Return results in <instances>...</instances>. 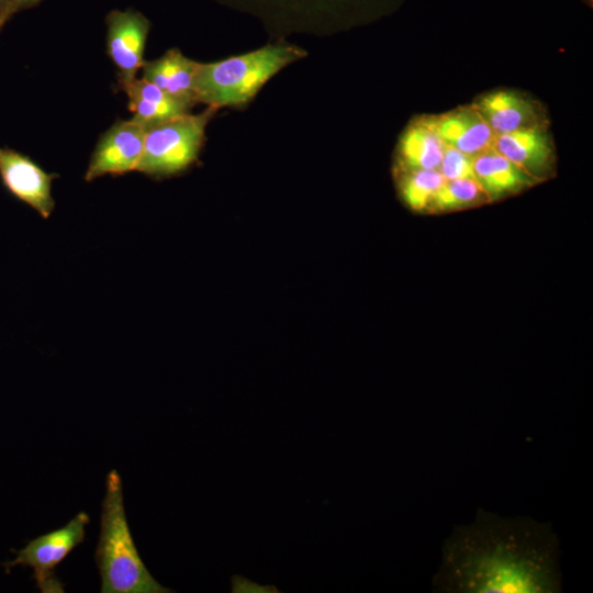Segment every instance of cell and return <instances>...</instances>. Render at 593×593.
<instances>
[{"instance_id":"5b68a950","label":"cell","mask_w":593,"mask_h":593,"mask_svg":"<svg viewBox=\"0 0 593 593\" xmlns=\"http://www.w3.org/2000/svg\"><path fill=\"white\" fill-rule=\"evenodd\" d=\"M279 30L325 31L342 23L353 0H221Z\"/></svg>"},{"instance_id":"5bb4252c","label":"cell","mask_w":593,"mask_h":593,"mask_svg":"<svg viewBox=\"0 0 593 593\" xmlns=\"http://www.w3.org/2000/svg\"><path fill=\"white\" fill-rule=\"evenodd\" d=\"M198 61L171 48L157 59L145 61L142 78L155 85L169 96L195 104L194 81Z\"/></svg>"},{"instance_id":"2e32d148","label":"cell","mask_w":593,"mask_h":593,"mask_svg":"<svg viewBox=\"0 0 593 593\" xmlns=\"http://www.w3.org/2000/svg\"><path fill=\"white\" fill-rule=\"evenodd\" d=\"M446 144L428 120L410 125L398 146L401 170H438Z\"/></svg>"},{"instance_id":"7c38bea8","label":"cell","mask_w":593,"mask_h":593,"mask_svg":"<svg viewBox=\"0 0 593 593\" xmlns=\"http://www.w3.org/2000/svg\"><path fill=\"white\" fill-rule=\"evenodd\" d=\"M428 122L447 146L468 156L474 157L493 145L495 134L473 105L428 119Z\"/></svg>"},{"instance_id":"9c48e42d","label":"cell","mask_w":593,"mask_h":593,"mask_svg":"<svg viewBox=\"0 0 593 593\" xmlns=\"http://www.w3.org/2000/svg\"><path fill=\"white\" fill-rule=\"evenodd\" d=\"M0 178L4 188L18 200L48 219L55 202L52 183L56 175L45 171L29 156L0 146Z\"/></svg>"},{"instance_id":"8992f818","label":"cell","mask_w":593,"mask_h":593,"mask_svg":"<svg viewBox=\"0 0 593 593\" xmlns=\"http://www.w3.org/2000/svg\"><path fill=\"white\" fill-rule=\"evenodd\" d=\"M89 515L79 512L65 526L30 540L16 551L15 559L4 563L7 572L15 566L34 570V578L43 593L64 592V584L55 577V568L85 540Z\"/></svg>"},{"instance_id":"30bf717a","label":"cell","mask_w":593,"mask_h":593,"mask_svg":"<svg viewBox=\"0 0 593 593\" xmlns=\"http://www.w3.org/2000/svg\"><path fill=\"white\" fill-rule=\"evenodd\" d=\"M492 148L536 180L553 165V146L545 125L495 135Z\"/></svg>"},{"instance_id":"277c9868","label":"cell","mask_w":593,"mask_h":593,"mask_svg":"<svg viewBox=\"0 0 593 593\" xmlns=\"http://www.w3.org/2000/svg\"><path fill=\"white\" fill-rule=\"evenodd\" d=\"M216 111L208 107L201 113H187L147 128L136 171L159 179L188 169L199 157L205 128Z\"/></svg>"},{"instance_id":"3957f363","label":"cell","mask_w":593,"mask_h":593,"mask_svg":"<svg viewBox=\"0 0 593 593\" xmlns=\"http://www.w3.org/2000/svg\"><path fill=\"white\" fill-rule=\"evenodd\" d=\"M305 55L296 45L277 42L219 61L199 63L194 81L197 103L215 110L243 107L275 75Z\"/></svg>"},{"instance_id":"6da1fadb","label":"cell","mask_w":593,"mask_h":593,"mask_svg":"<svg viewBox=\"0 0 593 593\" xmlns=\"http://www.w3.org/2000/svg\"><path fill=\"white\" fill-rule=\"evenodd\" d=\"M438 593H560L559 540L551 524L479 508L441 547Z\"/></svg>"},{"instance_id":"8fae6325","label":"cell","mask_w":593,"mask_h":593,"mask_svg":"<svg viewBox=\"0 0 593 593\" xmlns=\"http://www.w3.org/2000/svg\"><path fill=\"white\" fill-rule=\"evenodd\" d=\"M473 107L495 135L545 125L536 103L519 92L492 91L482 96Z\"/></svg>"},{"instance_id":"44dd1931","label":"cell","mask_w":593,"mask_h":593,"mask_svg":"<svg viewBox=\"0 0 593 593\" xmlns=\"http://www.w3.org/2000/svg\"><path fill=\"white\" fill-rule=\"evenodd\" d=\"M12 1L14 3V7H15L16 11L20 12L22 10H25V9H29V8L33 7V5H35L41 0H12Z\"/></svg>"},{"instance_id":"52a82bcc","label":"cell","mask_w":593,"mask_h":593,"mask_svg":"<svg viewBox=\"0 0 593 593\" xmlns=\"http://www.w3.org/2000/svg\"><path fill=\"white\" fill-rule=\"evenodd\" d=\"M107 49L118 70V82L123 89L136 79L142 69L150 23L132 9L113 10L107 19Z\"/></svg>"},{"instance_id":"e0dca14e","label":"cell","mask_w":593,"mask_h":593,"mask_svg":"<svg viewBox=\"0 0 593 593\" xmlns=\"http://www.w3.org/2000/svg\"><path fill=\"white\" fill-rule=\"evenodd\" d=\"M400 190L404 202L422 211L432 205L433 199L446 181L439 170H401Z\"/></svg>"},{"instance_id":"ac0fdd59","label":"cell","mask_w":593,"mask_h":593,"mask_svg":"<svg viewBox=\"0 0 593 593\" xmlns=\"http://www.w3.org/2000/svg\"><path fill=\"white\" fill-rule=\"evenodd\" d=\"M483 197L485 194L474 179L446 180L436 192L430 208L439 211L468 208Z\"/></svg>"},{"instance_id":"9a60e30c","label":"cell","mask_w":593,"mask_h":593,"mask_svg":"<svg viewBox=\"0 0 593 593\" xmlns=\"http://www.w3.org/2000/svg\"><path fill=\"white\" fill-rule=\"evenodd\" d=\"M473 172L489 199L501 198L537 181L492 147L473 157Z\"/></svg>"},{"instance_id":"7a4b0ae2","label":"cell","mask_w":593,"mask_h":593,"mask_svg":"<svg viewBox=\"0 0 593 593\" xmlns=\"http://www.w3.org/2000/svg\"><path fill=\"white\" fill-rule=\"evenodd\" d=\"M101 508L94 556L101 593L172 592L154 579L139 557L125 515L122 479L115 469L107 474Z\"/></svg>"},{"instance_id":"4fadbf2b","label":"cell","mask_w":593,"mask_h":593,"mask_svg":"<svg viewBox=\"0 0 593 593\" xmlns=\"http://www.w3.org/2000/svg\"><path fill=\"white\" fill-rule=\"evenodd\" d=\"M127 97L132 120L145 130L190 113L191 103L176 99L143 78H136L122 89Z\"/></svg>"},{"instance_id":"ba28073f","label":"cell","mask_w":593,"mask_h":593,"mask_svg":"<svg viewBox=\"0 0 593 593\" xmlns=\"http://www.w3.org/2000/svg\"><path fill=\"white\" fill-rule=\"evenodd\" d=\"M146 130L135 121H118L99 138L89 160L85 180L136 170L144 149Z\"/></svg>"},{"instance_id":"d6986e66","label":"cell","mask_w":593,"mask_h":593,"mask_svg":"<svg viewBox=\"0 0 593 593\" xmlns=\"http://www.w3.org/2000/svg\"><path fill=\"white\" fill-rule=\"evenodd\" d=\"M438 170L447 181L474 179L473 157L446 145Z\"/></svg>"},{"instance_id":"ffe728a7","label":"cell","mask_w":593,"mask_h":593,"mask_svg":"<svg viewBox=\"0 0 593 593\" xmlns=\"http://www.w3.org/2000/svg\"><path fill=\"white\" fill-rule=\"evenodd\" d=\"M16 12L12 0H0V29Z\"/></svg>"}]
</instances>
